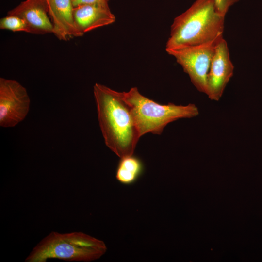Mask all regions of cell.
I'll return each mask as SVG.
<instances>
[{
    "label": "cell",
    "mask_w": 262,
    "mask_h": 262,
    "mask_svg": "<svg viewBox=\"0 0 262 262\" xmlns=\"http://www.w3.org/2000/svg\"><path fill=\"white\" fill-rule=\"evenodd\" d=\"M93 93L106 146L120 158L133 155L140 136L122 92L96 83Z\"/></svg>",
    "instance_id": "1"
},
{
    "label": "cell",
    "mask_w": 262,
    "mask_h": 262,
    "mask_svg": "<svg viewBox=\"0 0 262 262\" xmlns=\"http://www.w3.org/2000/svg\"><path fill=\"white\" fill-rule=\"evenodd\" d=\"M225 16L213 0H196L174 18L165 49L199 45L222 36Z\"/></svg>",
    "instance_id": "2"
},
{
    "label": "cell",
    "mask_w": 262,
    "mask_h": 262,
    "mask_svg": "<svg viewBox=\"0 0 262 262\" xmlns=\"http://www.w3.org/2000/svg\"><path fill=\"white\" fill-rule=\"evenodd\" d=\"M104 242L85 233L52 231L32 250L25 262H46L51 259L70 262H91L106 252Z\"/></svg>",
    "instance_id": "3"
},
{
    "label": "cell",
    "mask_w": 262,
    "mask_h": 262,
    "mask_svg": "<svg viewBox=\"0 0 262 262\" xmlns=\"http://www.w3.org/2000/svg\"><path fill=\"white\" fill-rule=\"evenodd\" d=\"M122 96L130 108L140 137L148 133L160 135L171 122L195 117L199 114L195 104H161L142 95L136 87L122 92Z\"/></svg>",
    "instance_id": "4"
},
{
    "label": "cell",
    "mask_w": 262,
    "mask_h": 262,
    "mask_svg": "<svg viewBox=\"0 0 262 262\" xmlns=\"http://www.w3.org/2000/svg\"><path fill=\"white\" fill-rule=\"evenodd\" d=\"M221 36L206 43L192 46H179L165 49L187 73L195 87L206 94L207 79L215 47Z\"/></svg>",
    "instance_id": "5"
},
{
    "label": "cell",
    "mask_w": 262,
    "mask_h": 262,
    "mask_svg": "<svg viewBox=\"0 0 262 262\" xmlns=\"http://www.w3.org/2000/svg\"><path fill=\"white\" fill-rule=\"evenodd\" d=\"M30 99L26 89L15 80L0 78V126L14 127L27 115Z\"/></svg>",
    "instance_id": "6"
},
{
    "label": "cell",
    "mask_w": 262,
    "mask_h": 262,
    "mask_svg": "<svg viewBox=\"0 0 262 262\" xmlns=\"http://www.w3.org/2000/svg\"><path fill=\"white\" fill-rule=\"evenodd\" d=\"M234 66L231 61L228 45L221 37L215 47L207 79V92L209 98L218 101L233 74Z\"/></svg>",
    "instance_id": "7"
},
{
    "label": "cell",
    "mask_w": 262,
    "mask_h": 262,
    "mask_svg": "<svg viewBox=\"0 0 262 262\" xmlns=\"http://www.w3.org/2000/svg\"><path fill=\"white\" fill-rule=\"evenodd\" d=\"M7 15L23 19L28 25L29 33H52V24L49 15L48 3L46 0H26L9 11Z\"/></svg>",
    "instance_id": "8"
},
{
    "label": "cell",
    "mask_w": 262,
    "mask_h": 262,
    "mask_svg": "<svg viewBox=\"0 0 262 262\" xmlns=\"http://www.w3.org/2000/svg\"><path fill=\"white\" fill-rule=\"evenodd\" d=\"M48 5L52 33L58 39L67 41L81 37L75 23L73 0H49Z\"/></svg>",
    "instance_id": "9"
},
{
    "label": "cell",
    "mask_w": 262,
    "mask_h": 262,
    "mask_svg": "<svg viewBox=\"0 0 262 262\" xmlns=\"http://www.w3.org/2000/svg\"><path fill=\"white\" fill-rule=\"evenodd\" d=\"M74 18L81 36L93 30L112 24L115 20L108 5L96 4L74 7Z\"/></svg>",
    "instance_id": "10"
},
{
    "label": "cell",
    "mask_w": 262,
    "mask_h": 262,
    "mask_svg": "<svg viewBox=\"0 0 262 262\" xmlns=\"http://www.w3.org/2000/svg\"><path fill=\"white\" fill-rule=\"evenodd\" d=\"M143 171L142 161L133 154L121 158L117 167L115 177L120 183L131 185L138 180Z\"/></svg>",
    "instance_id": "11"
},
{
    "label": "cell",
    "mask_w": 262,
    "mask_h": 262,
    "mask_svg": "<svg viewBox=\"0 0 262 262\" xmlns=\"http://www.w3.org/2000/svg\"><path fill=\"white\" fill-rule=\"evenodd\" d=\"M0 29L12 32H29L26 22L22 18L13 15H7L0 20Z\"/></svg>",
    "instance_id": "12"
},
{
    "label": "cell",
    "mask_w": 262,
    "mask_h": 262,
    "mask_svg": "<svg viewBox=\"0 0 262 262\" xmlns=\"http://www.w3.org/2000/svg\"><path fill=\"white\" fill-rule=\"evenodd\" d=\"M239 0H213L215 6L222 15L225 16L230 7Z\"/></svg>",
    "instance_id": "13"
},
{
    "label": "cell",
    "mask_w": 262,
    "mask_h": 262,
    "mask_svg": "<svg viewBox=\"0 0 262 262\" xmlns=\"http://www.w3.org/2000/svg\"><path fill=\"white\" fill-rule=\"evenodd\" d=\"M109 0H73L74 7L82 4H101L108 5Z\"/></svg>",
    "instance_id": "14"
},
{
    "label": "cell",
    "mask_w": 262,
    "mask_h": 262,
    "mask_svg": "<svg viewBox=\"0 0 262 262\" xmlns=\"http://www.w3.org/2000/svg\"><path fill=\"white\" fill-rule=\"evenodd\" d=\"M46 0V1L48 2H48H49V0Z\"/></svg>",
    "instance_id": "15"
}]
</instances>
